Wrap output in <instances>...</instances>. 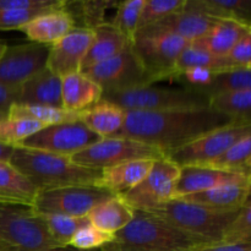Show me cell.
I'll return each mask as SVG.
<instances>
[{
	"label": "cell",
	"instance_id": "1",
	"mask_svg": "<svg viewBox=\"0 0 251 251\" xmlns=\"http://www.w3.org/2000/svg\"><path fill=\"white\" fill-rule=\"evenodd\" d=\"M233 123L237 122L211 107L166 112H125L124 125L113 137L137 140L157 147L167 156L199 137Z\"/></svg>",
	"mask_w": 251,
	"mask_h": 251
},
{
	"label": "cell",
	"instance_id": "2",
	"mask_svg": "<svg viewBox=\"0 0 251 251\" xmlns=\"http://www.w3.org/2000/svg\"><path fill=\"white\" fill-rule=\"evenodd\" d=\"M216 244L172 227L146 211L134 210L131 222L100 251H196Z\"/></svg>",
	"mask_w": 251,
	"mask_h": 251
},
{
	"label": "cell",
	"instance_id": "3",
	"mask_svg": "<svg viewBox=\"0 0 251 251\" xmlns=\"http://www.w3.org/2000/svg\"><path fill=\"white\" fill-rule=\"evenodd\" d=\"M10 163L38 191L74 185H100L102 176V171L78 166L71 161V157L19 146L14 147Z\"/></svg>",
	"mask_w": 251,
	"mask_h": 251
},
{
	"label": "cell",
	"instance_id": "4",
	"mask_svg": "<svg viewBox=\"0 0 251 251\" xmlns=\"http://www.w3.org/2000/svg\"><path fill=\"white\" fill-rule=\"evenodd\" d=\"M102 100L125 112H166L210 107V98L193 88L141 86L118 92H103Z\"/></svg>",
	"mask_w": 251,
	"mask_h": 251
},
{
	"label": "cell",
	"instance_id": "5",
	"mask_svg": "<svg viewBox=\"0 0 251 251\" xmlns=\"http://www.w3.org/2000/svg\"><path fill=\"white\" fill-rule=\"evenodd\" d=\"M146 212L156 216L181 232L202 238L211 243H222L226 228L239 210L233 212H217L195 203L173 199L150 208Z\"/></svg>",
	"mask_w": 251,
	"mask_h": 251
},
{
	"label": "cell",
	"instance_id": "6",
	"mask_svg": "<svg viewBox=\"0 0 251 251\" xmlns=\"http://www.w3.org/2000/svg\"><path fill=\"white\" fill-rule=\"evenodd\" d=\"M58 247L41 215L27 206L0 202V248L42 250Z\"/></svg>",
	"mask_w": 251,
	"mask_h": 251
},
{
	"label": "cell",
	"instance_id": "7",
	"mask_svg": "<svg viewBox=\"0 0 251 251\" xmlns=\"http://www.w3.org/2000/svg\"><path fill=\"white\" fill-rule=\"evenodd\" d=\"M115 196L100 185H74L39 190L32 210L38 215L87 217L93 207Z\"/></svg>",
	"mask_w": 251,
	"mask_h": 251
},
{
	"label": "cell",
	"instance_id": "8",
	"mask_svg": "<svg viewBox=\"0 0 251 251\" xmlns=\"http://www.w3.org/2000/svg\"><path fill=\"white\" fill-rule=\"evenodd\" d=\"M189 42L173 34H139L131 49L139 58L150 83L176 78V61Z\"/></svg>",
	"mask_w": 251,
	"mask_h": 251
},
{
	"label": "cell",
	"instance_id": "9",
	"mask_svg": "<svg viewBox=\"0 0 251 251\" xmlns=\"http://www.w3.org/2000/svg\"><path fill=\"white\" fill-rule=\"evenodd\" d=\"M164 153L157 147L127 137H105L71 157L78 166L91 169H102L135 161V159H161Z\"/></svg>",
	"mask_w": 251,
	"mask_h": 251
},
{
	"label": "cell",
	"instance_id": "10",
	"mask_svg": "<svg viewBox=\"0 0 251 251\" xmlns=\"http://www.w3.org/2000/svg\"><path fill=\"white\" fill-rule=\"evenodd\" d=\"M100 140V137L82 123L73 122L44 126L36 134L20 142L17 146L73 157Z\"/></svg>",
	"mask_w": 251,
	"mask_h": 251
},
{
	"label": "cell",
	"instance_id": "11",
	"mask_svg": "<svg viewBox=\"0 0 251 251\" xmlns=\"http://www.w3.org/2000/svg\"><path fill=\"white\" fill-rule=\"evenodd\" d=\"M103 92H118L151 86L149 77L131 47L87 70L82 71Z\"/></svg>",
	"mask_w": 251,
	"mask_h": 251
},
{
	"label": "cell",
	"instance_id": "12",
	"mask_svg": "<svg viewBox=\"0 0 251 251\" xmlns=\"http://www.w3.org/2000/svg\"><path fill=\"white\" fill-rule=\"evenodd\" d=\"M249 135H251V124L233 123L199 137L166 157L178 167L201 166L215 159L232 145Z\"/></svg>",
	"mask_w": 251,
	"mask_h": 251
},
{
	"label": "cell",
	"instance_id": "13",
	"mask_svg": "<svg viewBox=\"0 0 251 251\" xmlns=\"http://www.w3.org/2000/svg\"><path fill=\"white\" fill-rule=\"evenodd\" d=\"M179 176V167L163 157L154 161L146 178L122 196L134 210L147 211L174 199V186Z\"/></svg>",
	"mask_w": 251,
	"mask_h": 251
},
{
	"label": "cell",
	"instance_id": "14",
	"mask_svg": "<svg viewBox=\"0 0 251 251\" xmlns=\"http://www.w3.org/2000/svg\"><path fill=\"white\" fill-rule=\"evenodd\" d=\"M49 48L37 43L6 47L0 55V83L20 87L47 66Z\"/></svg>",
	"mask_w": 251,
	"mask_h": 251
},
{
	"label": "cell",
	"instance_id": "15",
	"mask_svg": "<svg viewBox=\"0 0 251 251\" xmlns=\"http://www.w3.org/2000/svg\"><path fill=\"white\" fill-rule=\"evenodd\" d=\"M92 29L75 27L49 48L47 68L59 77L80 73L81 64L93 41Z\"/></svg>",
	"mask_w": 251,
	"mask_h": 251
},
{
	"label": "cell",
	"instance_id": "16",
	"mask_svg": "<svg viewBox=\"0 0 251 251\" xmlns=\"http://www.w3.org/2000/svg\"><path fill=\"white\" fill-rule=\"evenodd\" d=\"M217 19L206 16L200 12L188 10L185 7L172 12L168 16L163 17L159 21L139 29V34H173L179 38L185 39L186 42L196 41L205 36L211 27L215 25Z\"/></svg>",
	"mask_w": 251,
	"mask_h": 251
},
{
	"label": "cell",
	"instance_id": "17",
	"mask_svg": "<svg viewBox=\"0 0 251 251\" xmlns=\"http://www.w3.org/2000/svg\"><path fill=\"white\" fill-rule=\"evenodd\" d=\"M250 176L243 174L228 173L202 166L179 167V176L174 186V199L202 193L220 185L237 181L249 180Z\"/></svg>",
	"mask_w": 251,
	"mask_h": 251
},
{
	"label": "cell",
	"instance_id": "18",
	"mask_svg": "<svg viewBox=\"0 0 251 251\" xmlns=\"http://www.w3.org/2000/svg\"><path fill=\"white\" fill-rule=\"evenodd\" d=\"M250 186L251 179L225 184L202 193L183 196L179 200L195 203L217 212H233L240 210L247 201L250 200Z\"/></svg>",
	"mask_w": 251,
	"mask_h": 251
},
{
	"label": "cell",
	"instance_id": "19",
	"mask_svg": "<svg viewBox=\"0 0 251 251\" xmlns=\"http://www.w3.org/2000/svg\"><path fill=\"white\" fill-rule=\"evenodd\" d=\"M74 28L75 22L73 16L64 7L39 15L28 24L20 27L17 31L25 33L32 43L53 46Z\"/></svg>",
	"mask_w": 251,
	"mask_h": 251
},
{
	"label": "cell",
	"instance_id": "20",
	"mask_svg": "<svg viewBox=\"0 0 251 251\" xmlns=\"http://www.w3.org/2000/svg\"><path fill=\"white\" fill-rule=\"evenodd\" d=\"M102 95V88L81 71L61 77L63 109L81 113L100 102Z\"/></svg>",
	"mask_w": 251,
	"mask_h": 251
},
{
	"label": "cell",
	"instance_id": "21",
	"mask_svg": "<svg viewBox=\"0 0 251 251\" xmlns=\"http://www.w3.org/2000/svg\"><path fill=\"white\" fill-rule=\"evenodd\" d=\"M17 103L63 108L61 78L46 66L43 70L20 86Z\"/></svg>",
	"mask_w": 251,
	"mask_h": 251
},
{
	"label": "cell",
	"instance_id": "22",
	"mask_svg": "<svg viewBox=\"0 0 251 251\" xmlns=\"http://www.w3.org/2000/svg\"><path fill=\"white\" fill-rule=\"evenodd\" d=\"M153 164L154 159H135L102 169L100 186L114 195H124L146 178Z\"/></svg>",
	"mask_w": 251,
	"mask_h": 251
},
{
	"label": "cell",
	"instance_id": "23",
	"mask_svg": "<svg viewBox=\"0 0 251 251\" xmlns=\"http://www.w3.org/2000/svg\"><path fill=\"white\" fill-rule=\"evenodd\" d=\"M250 33L251 27L242 22L234 20H217L205 36L191 42V44L213 55L225 56L243 37Z\"/></svg>",
	"mask_w": 251,
	"mask_h": 251
},
{
	"label": "cell",
	"instance_id": "24",
	"mask_svg": "<svg viewBox=\"0 0 251 251\" xmlns=\"http://www.w3.org/2000/svg\"><path fill=\"white\" fill-rule=\"evenodd\" d=\"M93 41L81 64V73L131 47L110 22H104L93 29Z\"/></svg>",
	"mask_w": 251,
	"mask_h": 251
},
{
	"label": "cell",
	"instance_id": "25",
	"mask_svg": "<svg viewBox=\"0 0 251 251\" xmlns=\"http://www.w3.org/2000/svg\"><path fill=\"white\" fill-rule=\"evenodd\" d=\"M80 122L100 139L113 137L124 125L125 110L113 103L100 100L80 113Z\"/></svg>",
	"mask_w": 251,
	"mask_h": 251
},
{
	"label": "cell",
	"instance_id": "26",
	"mask_svg": "<svg viewBox=\"0 0 251 251\" xmlns=\"http://www.w3.org/2000/svg\"><path fill=\"white\" fill-rule=\"evenodd\" d=\"M87 218L93 227L114 235L131 222L134 208L130 207L122 196L115 195L93 207Z\"/></svg>",
	"mask_w": 251,
	"mask_h": 251
},
{
	"label": "cell",
	"instance_id": "27",
	"mask_svg": "<svg viewBox=\"0 0 251 251\" xmlns=\"http://www.w3.org/2000/svg\"><path fill=\"white\" fill-rule=\"evenodd\" d=\"M37 190L10 162L0 161V202L32 207Z\"/></svg>",
	"mask_w": 251,
	"mask_h": 251
},
{
	"label": "cell",
	"instance_id": "28",
	"mask_svg": "<svg viewBox=\"0 0 251 251\" xmlns=\"http://www.w3.org/2000/svg\"><path fill=\"white\" fill-rule=\"evenodd\" d=\"M184 7L217 20H234L251 27V0H186Z\"/></svg>",
	"mask_w": 251,
	"mask_h": 251
},
{
	"label": "cell",
	"instance_id": "29",
	"mask_svg": "<svg viewBox=\"0 0 251 251\" xmlns=\"http://www.w3.org/2000/svg\"><path fill=\"white\" fill-rule=\"evenodd\" d=\"M202 167L251 176V135L239 140Z\"/></svg>",
	"mask_w": 251,
	"mask_h": 251
},
{
	"label": "cell",
	"instance_id": "30",
	"mask_svg": "<svg viewBox=\"0 0 251 251\" xmlns=\"http://www.w3.org/2000/svg\"><path fill=\"white\" fill-rule=\"evenodd\" d=\"M7 117L24 118V119L36 120L44 126L63 124V123L80 122V113L69 112L63 108L48 107V105L21 104L15 103L10 107Z\"/></svg>",
	"mask_w": 251,
	"mask_h": 251
},
{
	"label": "cell",
	"instance_id": "31",
	"mask_svg": "<svg viewBox=\"0 0 251 251\" xmlns=\"http://www.w3.org/2000/svg\"><path fill=\"white\" fill-rule=\"evenodd\" d=\"M210 107L242 124H251V88L210 98Z\"/></svg>",
	"mask_w": 251,
	"mask_h": 251
},
{
	"label": "cell",
	"instance_id": "32",
	"mask_svg": "<svg viewBox=\"0 0 251 251\" xmlns=\"http://www.w3.org/2000/svg\"><path fill=\"white\" fill-rule=\"evenodd\" d=\"M193 68L205 69V70H210L212 73L238 70V69L233 68L230 65L226 56L213 55V54L189 43L188 47L181 51V54L178 58V61H176V71L174 80H176V77H178V75L181 71Z\"/></svg>",
	"mask_w": 251,
	"mask_h": 251
},
{
	"label": "cell",
	"instance_id": "33",
	"mask_svg": "<svg viewBox=\"0 0 251 251\" xmlns=\"http://www.w3.org/2000/svg\"><path fill=\"white\" fill-rule=\"evenodd\" d=\"M251 88V75L250 69H238V70H228L216 73L212 80L201 88L199 92L203 93L208 98L222 93L234 92V91L250 90Z\"/></svg>",
	"mask_w": 251,
	"mask_h": 251
},
{
	"label": "cell",
	"instance_id": "34",
	"mask_svg": "<svg viewBox=\"0 0 251 251\" xmlns=\"http://www.w3.org/2000/svg\"><path fill=\"white\" fill-rule=\"evenodd\" d=\"M119 1L114 0H85V1H69L75 7V14H71L74 22L80 20V28L95 29L105 21V14L112 7H117Z\"/></svg>",
	"mask_w": 251,
	"mask_h": 251
},
{
	"label": "cell",
	"instance_id": "35",
	"mask_svg": "<svg viewBox=\"0 0 251 251\" xmlns=\"http://www.w3.org/2000/svg\"><path fill=\"white\" fill-rule=\"evenodd\" d=\"M51 239L59 247H69L77 230L90 225L87 217H70L61 215H41Z\"/></svg>",
	"mask_w": 251,
	"mask_h": 251
},
{
	"label": "cell",
	"instance_id": "36",
	"mask_svg": "<svg viewBox=\"0 0 251 251\" xmlns=\"http://www.w3.org/2000/svg\"><path fill=\"white\" fill-rule=\"evenodd\" d=\"M146 0H126L119 1L113 21L110 24L124 36L127 43L132 46L139 28V20Z\"/></svg>",
	"mask_w": 251,
	"mask_h": 251
},
{
	"label": "cell",
	"instance_id": "37",
	"mask_svg": "<svg viewBox=\"0 0 251 251\" xmlns=\"http://www.w3.org/2000/svg\"><path fill=\"white\" fill-rule=\"evenodd\" d=\"M43 127L44 125L36 120L7 117L0 122V144L16 147Z\"/></svg>",
	"mask_w": 251,
	"mask_h": 251
},
{
	"label": "cell",
	"instance_id": "38",
	"mask_svg": "<svg viewBox=\"0 0 251 251\" xmlns=\"http://www.w3.org/2000/svg\"><path fill=\"white\" fill-rule=\"evenodd\" d=\"M225 244H251V203L247 201L223 233Z\"/></svg>",
	"mask_w": 251,
	"mask_h": 251
},
{
	"label": "cell",
	"instance_id": "39",
	"mask_svg": "<svg viewBox=\"0 0 251 251\" xmlns=\"http://www.w3.org/2000/svg\"><path fill=\"white\" fill-rule=\"evenodd\" d=\"M185 2L186 0H146L140 15L137 31L181 9Z\"/></svg>",
	"mask_w": 251,
	"mask_h": 251
},
{
	"label": "cell",
	"instance_id": "40",
	"mask_svg": "<svg viewBox=\"0 0 251 251\" xmlns=\"http://www.w3.org/2000/svg\"><path fill=\"white\" fill-rule=\"evenodd\" d=\"M113 239H114V235L103 232V230L93 227L90 223L75 233L69 247L82 251L100 250L104 245L112 243Z\"/></svg>",
	"mask_w": 251,
	"mask_h": 251
},
{
	"label": "cell",
	"instance_id": "41",
	"mask_svg": "<svg viewBox=\"0 0 251 251\" xmlns=\"http://www.w3.org/2000/svg\"><path fill=\"white\" fill-rule=\"evenodd\" d=\"M49 12L48 10H0V31L19 29L24 25L28 24L42 14Z\"/></svg>",
	"mask_w": 251,
	"mask_h": 251
},
{
	"label": "cell",
	"instance_id": "42",
	"mask_svg": "<svg viewBox=\"0 0 251 251\" xmlns=\"http://www.w3.org/2000/svg\"><path fill=\"white\" fill-rule=\"evenodd\" d=\"M66 0H0V10H53L64 9Z\"/></svg>",
	"mask_w": 251,
	"mask_h": 251
},
{
	"label": "cell",
	"instance_id": "43",
	"mask_svg": "<svg viewBox=\"0 0 251 251\" xmlns=\"http://www.w3.org/2000/svg\"><path fill=\"white\" fill-rule=\"evenodd\" d=\"M225 56L233 68L251 69V33L243 37Z\"/></svg>",
	"mask_w": 251,
	"mask_h": 251
},
{
	"label": "cell",
	"instance_id": "44",
	"mask_svg": "<svg viewBox=\"0 0 251 251\" xmlns=\"http://www.w3.org/2000/svg\"><path fill=\"white\" fill-rule=\"evenodd\" d=\"M20 87H10L0 83V110L9 112L10 107L19 100Z\"/></svg>",
	"mask_w": 251,
	"mask_h": 251
},
{
	"label": "cell",
	"instance_id": "45",
	"mask_svg": "<svg viewBox=\"0 0 251 251\" xmlns=\"http://www.w3.org/2000/svg\"><path fill=\"white\" fill-rule=\"evenodd\" d=\"M196 251H251V244H225L216 243Z\"/></svg>",
	"mask_w": 251,
	"mask_h": 251
},
{
	"label": "cell",
	"instance_id": "46",
	"mask_svg": "<svg viewBox=\"0 0 251 251\" xmlns=\"http://www.w3.org/2000/svg\"><path fill=\"white\" fill-rule=\"evenodd\" d=\"M0 251H82L74 249L71 247H58V248H50V249H42V250H21V249H12V248H0ZM92 251H100V250H92Z\"/></svg>",
	"mask_w": 251,
	"mask_h": 251
},
{
	"label": "cell",
	"instance_id": "47",
	"mask_svg": "<svg viewBox=\"0 0 251 251\" xmlns=\"http://www.w3.org/2000/svg\"><path fill=\"white\" fill-rule=\"evenodd\" d=\"M14 152V147L7 146V145L0 144V161L10 162V158Z\"/></svg>",
	"mask_w": 251,
	"mask_h": 251
},
{
	"label": "cell",
	"instance_id": "48",
	"mask_svg": "<svg viewBox=\"0 0 251 251\" xmlns=\"http://www.w3.org/2000/svg\"><path fill=\"white\" fill-rule=\"evenodd\" d=\"M6 47H7L6 44L2 43V42L0 41V55H1V54L4 53V50H5V49H6Z\"/></svg>",
	"mask_w": 251,
	"mask_h": 251
},
{
	"label": "cell",
	"instance_id": "49",
	"mask_svg": "<svg viewBox=\"0 0 251 251\" xmlns=\"http://www.w3.org/2000/svg\"><path fill=\"white\" fill-rule=\"evenodd\" d=\"M5 118H7V113L6 112H2V110H0V122H1V120H4Z\"/></svg>",
	"mask_w": 251,
	"mask_h": 251
}]
</instances>
